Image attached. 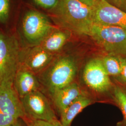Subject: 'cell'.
I'll return each instance as SVG.
<instances>
[{
	"instance_id": "1",
	"label": "cell",
	"mask_w": 126,
	"mask_h": 126,
	"mask_svg": "<svg viewBox=\"0 0 126 126\" xmlns=\"http://www.w3.org/2000/svg\"><path fill=\"white\" fill-rule=\"evenodd\" d=\"M55 9L58 23L65 30L89 35L95 23L93 8L79 0H59Z\"/></svg>"
},
{
	"instance_id": "2",
	"label": "cell",
	"mask_w": 126,
	"mask_h": 126,
	"mask_svg": "<svg viewBox=\"0 0 126 126\" xmlns=\"http://www.w3.org/2000/svg\"><path fill=\"white\" fill-rule=\"evenodd\" d=\"M79 65L75 59L69 55L54 58L50 64L36 76L50 96L58 90L75 82Z\"/></svg>"
},
{
	"instance_id": "3",
	"label": "cell",
	"mask_w": 126,
	"mask_h": 126,
	"mask_svg": "<svg viewBox=\"0 0 126 126\" xmlns=\"http://www.w3.org/2000/svg\"><path fill=\"white\" fill-rule=\"evenodd\" d=\"M21 50L15 36L0 32V86L14 87Z\"/></svg>"
},
{
	"instance_id": "4",
	"label": "cell",
	"mask_w": 126,
	"mask_h": 126,
	"mask_svg": "<svg viewBox=\"0 0 126 126\" xmlns=\"http://www.w3.org/2000/svg\"><path fill=\"white\" fill-rule=\"evenodd\" d=\"M88 36L107 54L126 57V29L95 23Z\"/></svg>"
},
{
	"instance_id": "5",
	"label": "cell",
	"mask_w": 126,
	"mask_h": 126,
	"mask_svg": "<svg viewBox=\"0 0 126 126\" xmlns=\"http://www.w3.org/2000/svg\"><path fill=\"white\" fill-rule=\"evenodd\" d=\"M20 100L26 122L58 120L49 99L41 90L32 92L20 99Z\"/></svg>"
},
{
	"instance_id": "6",
	"label": "cell",
	"mask_w": 126,
	"mask_h": 126,
	"mask_svg": "<svg viewBox=\"0 0 126 126\" xmlns=\"http://www.w3.org/2000/svg\"><path fill=\"white\" fill-rule=\"evenodd\" d=\"M82 79L94 93L104 94L112 92L113 84L104 68L101 58H93L87 61L83 69Z\"/></svg>"
},
{
	"instance_id": "7",
	"label": "cell",
	"mask_w": 126,
	"mask_h": 126,
	"mask_svg": "<svg viewBox=\"0 0 126 126\" xmlns=\"http://www.w3.org/2000/svg\"><path fill=\"white\" fill-rule=\"evenodd\" d=\"M53 29L48 18L39 12L29 11L23 19V35L30 46L39 45Z\"/></svg>"
},
{
	"instance_id": "8",
	"label": "cell",
	"mask_w": 126,
	"mask_h": 126,
	"mask_svg": "<svg viewBox=\"0 0 126 126\" xmlns=\"http://www.w3.org/2000/svg\"><path fill=\"white\" fill-rule=\"evenodd\" d=\"M54 55L46 51L40 45L21 49L20 65L37 75L47 67L54 59Z\"/></svg>"
},
{
	"instance_id": "9",
	"label": "cell",
	"mask_w": 126,
	"mask_h": 126,
	"mask_svg": "<svg viewBox=\"0 0 126 126\" xmlns=\"http://www.w3.org/2000/svg\"><path fill=\"white\" fill-rule=\"evenodd\" d=\"M94 8V22L126 29V12L105 0H97Z\"/></svg>"
},
{
	"instance_id": "10",
	"label": "cell",
	"mask_w": 126,
	"mask_h": 126,
	"mask_svg": "<svg viewBox=\"0 0 126 126\" xmlns=\"http://www.w3.org/2000/svg\"><path fill=\"white\" fill-rule=\"evenodd\" d=\"M13 87L20 99L42 88L36 75L21 65L15 77Z\"/></svg>"
},
{
	"instance_id": "11",
	"label": "cell",
	"mask_w": 126,
	"mask_h": 126,
	"mask_svg": "<svg viewBox=\"0 0 126 126\" xmlns=\"http://www.w3.org/2000/svg\"><path fill=\"white\" fill-rule=\"evenodd\" d=\"M0 112L25 119L20 99L14 87L0 86Z\"/></svg>"
},
{
	"instance_id": "12",
	"label": "cell",
	"mask_w": 126,
	"mask_h": 126,
	"mask_svg": "<svg viewBox=\"0 0 126 126\" xmlns=\"http://www.w3.org/2000/svg\"><path fill=\"white\" fill-rule=\"evenodd\" d=\"M83 94L80 86L74 82L58 90L50 97L60 116L75 99Z\"/></svg>"
},
{
	"instance_id": "13",
	"label": "cell",
	"mask_w": 126,
	"mask_h": 126,
	"mask_svg": "<svg viewBox=\"0 0 126 126\" xmlns=\"http://www.w3.org/2000/svg\"><path fill=\"white\" fill-rule=\"evenodd\" d=\"M70 37V32L68 31L53 29L38 45L54 55L63 48Z\"/></svg>"
},
{
	"instance_id": "14",
	"label": "cell",
	"mask_w": 126,
	"mask_h": 126,
	"mask_svg": "<svg viewBox=\"0 0 126 126\" xmlns=\"http://www.w3.org/2000/svg\"><path fill=\"white\" fill-rule=\"evenodd\" d=\"M93 100L86 94H82L71 104L60 116L62 126H71L72 121L78 114L92 103Z\"/></svg>"
},
{
	"instance_id": "15",
	"label": "cell",
	"mask_w": 126,
	"mask_h": 126,
	"mask_svg": "<svg viewBox=\"0 0 126 126\" xmlns=\"http://www.w3.org/2000/svg\"><path fill=\"white\" fill-rule=\"evenodd\" d=\"M123 57L107 54L101 58L104 67L110 77L117 79L122 72Z\"/></svg>"
},
{
	"instance_id": "16",
	"label": "cell",
	"mask_w": 126,
	"mask_h": 126,
	"mask_svg": "<svg viewBox=\"0 0 126 126\" xmlns=\"http://www.w3.org/2000/svg\"><path fill=\"white\" fill-rule=\"evenodd\" d=\"M112 93L113 99L122 110L126 121V89L122 85L114 84Z\"/></svg>"
},
{
	"instance_id": "17",
	"label": "cell",
	"mask_w": 126,
	"mask_h": 126,
	"mask_svg": "<svg viewBox=\"0 0 126 126\" xmlns=\"http://www.w3.org/2000/svg\"><path fill=\"white\" fill-rule=\"evenodd\" d=\"M9 0H0V23H6L9 16Z\"/></svg>"
},
{
	"instance_id": "18",
	"label": "cell",
	"mask_w": 126,
	"mask_h": 126,
	"mask_svg": "<svg viewBox=\"0 0 126 126\" xmlns=\"http://www.w3.org/2000/svg\"><path fill=\"white\" fill-rule=\"evenodd\" d=\"M59 0H34L37 5L47 9H55L58 4Z\"/></svg>"
},
{
	"instance_id": "19",
	"label": "cell",
	"mask_w": 126,
	"mask_h": 126,
	"mask_svg": "<svg viewBox=\"0 0 126 126\" xmlns=\"http://www.w3.org/2000/svg\"><path fill=\"white\" fill-rule=\"evenodd\" d=\"M28 126H62L60 121L56 120L49 122L41 120H33L27 121Z\"/></svg>"
},
{
	"instance_id": "20",
	"label": "cell",
	"mask_w": 126,
	"mask_h": 126,
	"mask_svg": "<svg viewBox=\"0 0 126 126\" xmlns=\"http://www.w3.org/2000/svg\"><path fill=\"white\" fill-rule=\"evenodd\" d=\"M117 80L121 82L122 85L126 86V57H123L122 72Z\"/></svg>"
},
{
	"instance_id": "21",
	"label": "cell",
	"mask_w": 126,
	"mask_h": 126,
	"mask_svg": "<svg viewBox=\"0 0 126 126\" xmlns=\"http://www.w3.org/2000/svg\"><path fill=\"white\" fill-rule=\"evenodd\" d=\"M10 126H28L27 122L23 118L17 119Z\"/></svg>"
},
{
	"instance_id": "22",
	"label": "cell",
	"mask_w": 126,
	"mask_h": 126,
	"mask_svg": "<svg viewBox=\"0 0 126 126\" xmlns=\"http://www.w3.org/2000/svg\"><path fill=\"white\" fill-rule=\"evenodd\" d=\"M110 4L118 8H120L121 3L120 0H105Z\"/></svg>"
},
{
	"instance_id": "23",
	"label": "cell",
	"mask_w": 126,
	"mask_h": 126,
	"mask_svg": "<svg viewBox=\"0 0 126 126\" xmlns=\"http://www.w3.org/2000/svg\"><path fill=\"white\" fill-rule=\"evenodd\" d=\"M79 0L84 2L87 5L92 8L94 7L97 1V0Z\"/></svg>"
},
{
	"instance_id": "24",
	"label": "cell",
	"mask_w": 126,
	"mask_h": 126,
	"mask_svg": "<svg viewBox=\"0 0 126 126\" xmlns=\"http://www.w3.org/2000/svg\"><path fill=\"white\" fill-rule=\"evenodd\" d=\"M121 7L120 9L126 12V0H120Z\"/></svg>"
},
{
	"instance_id": "25",
	"label": "cell",
	"mask_w": 126,
	"mask_h": 126,
	"mask_svg": "<svg viewBox=\"0 0 126 126\" xmlns=\"http://www.w3.org/2000/svg\"><path fill=\"white\" fill-rule=\"evenodd\" d=\"M117 126H126V121H124L123 122H121L120 123L118 124Z\"/></svg>"
}]
</instances>
